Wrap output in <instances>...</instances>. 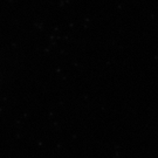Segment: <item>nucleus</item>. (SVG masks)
Masks as SVG:
<instances>
[]
</instances>
